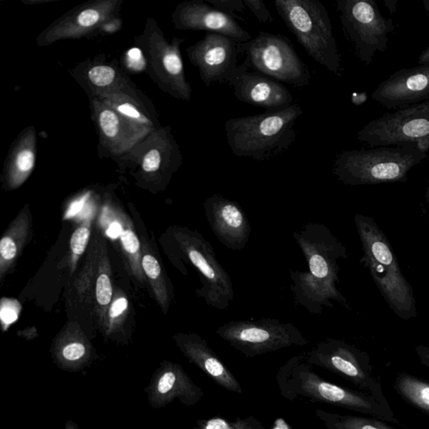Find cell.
I'll return each instance as SVG.
<instances>
[{"label":"cell","instance_id":"obj_5","mask_svg":"<svg viewBox=\"0 0 429 429\" xmlns=\"http://www.w3.org/2000/svg\"><path fill=\"white\" fill-rule=\"evenodd\" d=\"M427 158L416 144L346 151L337 156L332 173L351 186L406 182L409 172Z\"/></svg>","mask_w":429,"mask_h":429},{"label":"cell","instance_id":"obj_29","mask_svg":"<svg viewBox=\"0 0 429 429\" xmlns=\"http://www.w3.org/2000/svg\"><path fill=\"white\" fill-rule=\"evenodd\" d=\"M89 229L82 227L76 229L71 239V248L76 255H82L89 240Z\"/></svg>","mask_w":429,"mask_h":429},{"label":"cell","instance_id":"obj_26","mask_svg":"<svg viewBox=\"0 0 429 429\" xmlns=\"http://www.w3.org/2000/svg\"><path fill=\"white\" fill-rule=\"evenodd\" d=\"M99 120L102 131L107 137L113 138L117 135L120 130V120L116 113L109 109L103 110Z\"/></svg>","mask_w":429,"mask_h":429},{"label":"cell","instance_id":"obj_48","mask_svg":"<svg viewBox=\"0 0 429 429\" xmlns=\"http://www.w3.org/2000/svg\"><path fill=\"white\" fill-rule=\"evenodd\" d=\"M429 100V94H428L426 98H425V101Z\"/></svg>","mask_w":429,"mask_h":429},{"label":"cell","instance_id":"obj_19","mask_svg":"<svg viewBox=\"0 0 429 429\" xmlns=\"http://www.w3.org/2000/svg\"><path fill=\"white\" fill-rule=\"evenodd\" d=\"M181 24L184 28L206 30L232 38L237 43H245L252 39L234 18L214 9L208 2L188 3L181 11Z\"/></svg>","mask_w":429,"mask_h":429},{"label":"cell","instance_id":"obj_39","mask_svg":"<svg viewBox=\"0 0 429 429\" xmlns=\"http://www.w3.org/2000/svg\"><path fill=\"white\" fill-rule=\"evenodd\" d=\"M18 315L14 309L7 306H3L1 309V319L3 323L6 324H12L17 320Z\"/></svg>","mask_w":429,"mask_h":429},{"label":"cell","instance_id":"obj_33","mask_svg":"<svg viewBox=\"0 0 429 429\" xmlns=\"http://www.w3.org/2000/svg\"><path fill=\"white\" fill-rule=\"evenodd\" d=\"M34 163V155L32 151L29 149H24L17 156L16 166L18 170L24 172H28L32 170Z\"/></svg>","mask_w":429,"mask_h":429},{"label":"cell","instance_id":"obj_46","mask_svg":"<svg viewBox=\"0 0 429 429\" xmlns=\"http://www.w3.org/2000/svg\"><path fill=\"white\" fill-rule=\"evenodd\" d=\"M423 5L424 10H426V12L429 14V0H424Z\"/></svg>","mask_w":429,"mask_h":429},{"label":"cell","instance_id":"obj_8","mask_svg":"<svg viewBox=\"0 0 429 429\" xmlns=\"http://www.w3.org/2000/svg\"><path fill=\"white\" fill-rule=\"evenodd\" d=\"M336 6L344 36L355 55L362 63L371 64L377 53L388 49L395 24L383 16L374 0H338Z\"/></svg>","mask_w":429,"mask_h":429},{"label":"cell","instance_id":"obj_14","mask_svg":"<svg viewBox=\"0 0 429 429\" xmlns=\"http://www.w3.org/2000/svg\"><path fill=\"white\" fill-rule=\"evenodd\" d=\"M239 43L220 34L208 33L204 39L190 48V60L199 69L206 87L225 83L231 72L239 66Z\"/></svg>","mask_w":429,"mask_h":429},{"label":"cell","instance_id":"obj_3","mask_svg":"<svg viewBox=\"0 0 429 429\" xmlns=\"http://www.w3.org/2000/svg\"><path fill=\"white\" fill-rule=\"evenodd\" d=\"M354 220L362 249L360 262L368 270L393 312L402 320L415 319L417 301L412 286L402 273L388 237L374 218L356 214Z\"/></svg>","mask_w":429,"mask_h":429},{"label":"cell","instance_id":"obj_34","mask_svg":"<svg viewBox=\"0 0 429 429\" xmlns=\"http://www.w3.org/2000/svg\"><path fill=\"white\" fill-rule=\"evenodd\" d=\"M160 164V153L157 149H151L144 157L143 168L146 172H154L159 170Z\"/></svg>","mask_w":429,"mask_h":429},{"label":"cell","instance_id":"obj_42","mask_svg":"<svg viewBox=\"0 0 429 429\" xmlns=\"http://www.w3.org/2000/svg\"><path fill=\"white\" fill-rule=\"evenodd\" d=\"M84 201L85 200L78 201L74 203V204L72 205L70 209L68 210L67 217H74V214H76V213H78L80 210H82V208H83Z\"/></svg>","mask_w":429,"mask_h":429},{"label":"cell","instance_id":"obj_13","mask_svg":"<svg viewBox=\"0 0 429 429\" xmlns=\"http://www.w3.org/2000/svg\"><path fill=\"white\" fill-rule=\"evenodd\" d=\"M240 102L262 107L267 111L285 109L294 104V96L282 83L249 70L243 64L237 66L226 79Z\"/></svg>","mask_w":429,"mask_h":429},{"label":"cell","instance_id":"obj_11","mask_svg":"<svg viewBox=\"0 0 429 429\" xmlns=\"http://www.w3.org/2000/svg\"><path fill=\"white\" fill-rule=\"evenodd\" d=\"M358 140L370 148L416 144L429 151V100L375 118L360 130Z\"/></svg>","mask_w":429,"mask_h":429},{"label":"cell","instance_id":"obj_28","mask_svg":"<svg viewBox=\"0 0 429 429\" xmlns=\"http://www.w3.org/2000/svg\"><path fill=\"white\" fill-rule=\"evenodd\" d=\"M113 289L111 285L109 276L101 274L97 281V288H96V295L97 300L101 305H107L112 298Z\"/></svg>","mask_w":429,"mask_h":429},{"label":"cell","instance_id":"obj_16","mask_svg":"<svg viewBox=\"0 0 429 429\" xmlns=\"http://www.w3.org/2000/svg\"><path fill=\"white\" fill-rule=\"evenodd\" d=\"M206 219L217 239L232 251H241L250 239L252 228L239 203L214 194L204 202Z\"/></svg>","mask_w":429,"mask_h":429},{"label":"cell","instance_id":"obj_43","mask_svg":"<svg viewBox=\"0 0 429 429\" xmlns=\"http://www.w3.org/2000/svg\"><path fill=\"white\" fill-rule=\"evenodd\" d=\"M417 63H419L420 66L429 65V47L421 53V55L419 57V60H417Z\"/></svg>","mask_w":429,"mask_h":429},{"label":"cell","instance_id":"obj_38","mask_svg":"<svg viewBox=\"0 0 429 429\" xmlns=\"http://www.w3.org/2000/svg\"><path fill=\"white\" fill-rule=\"evenodd\" d=\"M128 308V301L124 298H118L113 302L112 308L110 309L111 317H118Z\"/></svg>","mask_w":429,"mask_h":429},{"label":"cell","instance_id":"obj_10","mask_svg":"<svg viewBox=\"0 0 429 429\" xmlns=\"http://www.w3.org/2000/svg\"><path fill=\"white\" fill-rule=\"evenodd\" d=\"M216 334L248 358L309 344L293 324L274 318L229 321L217 328Z\"/></svg>","mask_w":429,"mask_h":429},{"label":"cell","instance_id":"obj_4","mask_svg":"<svg viewBox=\"0 0 429 429\" xmlns=\"http://www.w3.org/2000/svg\"><path fill=\"white\" fill-rule=\"evenodd\" d=\"M298 104L251 116L230 118L225 124L231 151L239 158L266 162L288 151L296 140L295 122L302 116Z\"/></svg>","mask_w":429,"mask_h":429},{"label":"cell","instance_id":"obj_20","mask_svg":"<svg viewBox=\"0 0 429 429\" xmlns=\"http://www.w3.org/2000/svg\"><path fill=\"white\" fill-rule=\"evenodd\" d=\"M393 388L402 399L429 415V382L402 373L394 381Z\"/></svg>","mask_w":429,"mask_h":429},{"label":"cell","instance_id":"obj_37","mask_svg":"<svg viewBox=\"0 0 429 429\" xmlns=\"http://www.w3.org/2000/svg\"><path fill=\"white\" fill-rule=\"evenodd\" d=\"M118 110L120 111L121 113L125 115V116L133 118V120H144V118L141 116L139 111L133 106L130 105L129 103H124V104L118 106Z\"/></svg>","mask_w":429,"mask_h":429},{"label":"cell","instance_id":"obj_30","mask_svg":"<svg viewBox=\"0 0 429 429\" xmlns=\"http://www.w3.org/2000/svg\"><path fill=\"white\" fill-rule=\"evenodd\" d=\"M143 267L145 273L152 279H157L161 274V267L158 261L151 255H145L143 258Z\"/></svg>","mask_w":429,"mask_h":429},{"label":"cell","instance_id":"obj_27","mask_svg":"<svg viewBox=\"0 0 429 429\" xmlns=\"http://www.w3.org/2000/svg\"><path fill=\"white\" fill-rule=\"evenodd\" d=\"M245 6L261 24L273 21L270 11L262 0H244Z\"/></svg>","mask_w":429,"mask_h":429},{"label":"cell","instance_id":"obj_18","mask_svg":"<svg viewBox=\"0 0 429 429\" xmlns=\"http://www.w3.org/2000/svg\"><path fill=\"white\" fill-rule=\"evenodd\" d=\"M175 340L186 358L208 375L210 380L229 392L243 393L239 380L209 346L206 340L197 334L179 335Z\"/></svg>","mask_w":429,"mask_h":429},{"label":"cell","instance_id":"obj_24","mask_svg":"<svg viewBox=\"0 0 429 429\" xmlns=\"http://www.w3.org/2000/svg\"><path fill=\"white\" fill-rule=\"evenodd\" d=\"M214 9L230 15L232 18H239L236 14L243 13L246 6L244 0H206Z\"/></svg>","mask_w":429,"mask_h":429},{"label":"cell","instance_id":"obj_23","mask_svg":"<svg viewBox=\"0 0 429 429\" xmlns=\"http://www.w3.org/2000/svg\"><path fill=\"white\" fill-rule=\"evenodd\" d=\"M163 65L168 74L178 78L185 85H189L184 80V66L177 50L172 49L166 53L163 57Z\"/></svg>","mask_w":429,"mask_h":429},{"label":"cell","instance_id":"obj_47","mask_svg":"<svg viewBox=\"0 0 429 429\" xmlns=\"http://www.w3.org/2000/svg\"><path fill=\"white\" fill-rule=\"evenodd\" d=\"M425 197H426V201L429 208V182L426 190V194H425Z\"/></svg>","mask_w":429,"mask_h":429},{"label":"cell","instance_id":"obj_7","mask_svg":"<svg viewBox=\"0 0 429 429\" xmlns=\"http://www.w3.org/2000/svg\"><path fill=\"white\" fill-rule=\"evenodd\" d=\"M239 56H245L243 65L278 82L298 88L307 87L312 75L307 64L295 51L292 42L280 34L260 32L252 40L239 43Z\"/></svg>","mask_w":429,"mask_h":429},{"label":"cell","instance_id":"obj_22","mask_svg":"<svg viewBox=\"0 0 429 429\" xmlns=\"http://www.w3.org/2000/svg\"><path fill=\"white\" fill-rule=\"evenodd\" d=\"M190 429H267V428L254 416H248L245 419L237 417L235 421H229L221 417L201 419L197 421L195 427Z\"/></svg>","mask_w":429,"mask_h":429},{"label":"cell","instance_id":"obj_45","mask_svg":"<svg viewBox=\"0 0 429 429\" xmlns=\"http://www.w3.org/2000/svg\"><path fill=\"white\" fill-rule=\"evenodd\" d=\"M65 429H80L74 421L68 420L67 421L66 424H65Z\"/></svg>","mask_w":429,"mask_h":429},{"label":"cell","instance_id":"obj_15","mask_svg":"<svg viewBox=\"0 0 429 429\" xmlns=\"http://www.w3.org/2000/svg\"><path fill=\"white\" fill-rule=\"evenodd\" d=\"M144 392L154 409L163 408L175 399L191 407L205 396L204 390L195 384L181 365L167 361L160 364Z\"/></svg>","mask_w":429,"mask_h":429},{"label":"cell","instance_id":"obj_36","mask_svg":"<svg viewBox=\"0 0 429 429\" xmlns=\"http://www.w3.org/2000/svg\"><path fill=\"white\" fill-rule=\"evenodd\" d=\"M100 18L98 11L94 10H87L80 13L78 16V23L84 27H89L97 23Z\"/></svg>","mask_w":429,"mask_h":429},{"label":"cell","instance_id":"obj_41","mask_svg":"<svg viewBox=\"0 0 429 429\" xmlns=\"http://www.w3.org/2000/svg\"><path fill=\"white\" fill-rule=\"evenodd\" d=\"M122 233V228L120 223L118 222H113V223L110 225L109 229H107V234L111 239H116L118 236H121Z\"/></svg>","mask_w":429,"mask_h":429},{"label":"cell","instance_id":"obj_21","mask_svg":"<svg viewBox=\"0 0 429 429\" xmlns=\"http://www.w3.org/2000/svg\"><path fill=\"white\" fill-rule=\"evenodd\" d=\"M316 416L327 429H398L374 417L342 415L316 409Z\"/></svg>","mask_w":429,"mask_h":429},{"label":"cell","instance_id":"obj_32","mask_svg":"<svg viewBox=\"0 0 429 429\" xmlns=\"http://www.w3.org/2000/svg\"><path fill=\"white\" fill-rule=\"evenodd\" d=\"M129 67L134 71H142L145 67L143 53L139 48H132L127 54Z\"/></svg>","mask_w":429,"mask_h":429},{"label":"cell","instance_id":"obj_35","mask_svg":"<svg viewBox=\"0 0 429 429\" xmlns=\"http://www.w3.org/2000/svg\"><path fill=\"white\" fill-rule=\"evenodd\" d=\"M17 248L14 241L10 237H3L0 241V254L2 258L6 260H11L14 258L16 255Z\"/></svg>","mask_w":429,"mask_h":429},{"label":"cell","instance_id":"obj_44","mask_svg":"<svg viewBox=\"0 0 429 429\" xmlns=\"http://www.w3.org/2000/svg\"><path fill=\"white\" fill-rule=\"evenodd\" d=\"M397 0H385L384 1V5L386 9H388L392 14L397 12Z\"/></svg>","mask_w":429,"mask_h":429},{"label":"cell","instance_id":"obj_2","mask_svg":"<svg viewBox=\"0 0 429 429\" xmlns=\"http://www.w3.org/2000/svg\"><path fill=\"white\" fill-rule=\"evenodd\" d=\"M276 381L279 393L286 400L306 399L400 424L392 409L385 408L369 394L322 378L306 360L305 352L292 356L283 364L276 375Z\"/></svg>","mask_w":429,"mask_h":429},{"label":"cell","instance_id":"obj_17","mask_svg":"<svg viewBox=\"0 0 429 429\" xmlns=\"http://www.w3.org/2000/svg\"><path fill=\"white\" fill-rule=\"evenodd\" d=\"M429 94V65L394 72L373 91L375 102L397 110L425 101Z\"/></svg>","mask_w":429,"mask_h":429},{"label":"cell","instance_id":"obj_40","mask_svg":"<svg viewBox=\"0 0 429 429\" xmlns=\"http://www.w3.org/2000/svg\"><path fill=\"white\" fill-rule=\"evenodd\" d=\"M415 351L421 364L429 368V347L421 344L415 348Z\"/></svg>","mask_w":429,"mask_h":429},{"label":"cell","instance_id":"obj_31","mask_svg":"<svg viewBox=\"0 0 429 429\" xmlns=\"http://www.w3.org/2000/svg\"><path fill=\"white\" fill-rule=\"evenodd\" d=\"M121 240L122 245L125 248V250L129 252V254H136L140 249V241L138 237L130 230H126L122 232L121 235Z\"/></svg>","mask_w":429,"mask_h":429},{"label":"cell","instance_id":"obj_12","mask_svg":"<svg viewBox=\"0 0 429 429\" xmlns=\"http://www.w3.org/2000/svg\"><path fill=\"white\" fill-rule=\"evenodd\" d=\"M188 262L200 275L202 287L199 296L214 309L225 310L234 300L231 277L218 260L212 244L197 232L182 230L176 234Z\"/></svg>","mask_w":429,"mask_h":429},{"label":"cell","instance_id":"obj_9","mask_svg":"<svg viewBox=\"0 0 429 429\" xmlns=\"http://www.w3.org/2000/svg\"><path fill=\"white\" fill-rule=\"evenodd\" d=\"M305 355L310 365L340 375L385 408L392 409L366 351L343 340L329 338L317 343Z\"/></svg>","mask_w":429,"mask_h":429},{"label":"cell","instance_id":"obj_1","mask_svg":"<svg viewBox=\"0 0 429 429\" xmlns=\"http://www.w3.org/2000/svg\"><path fill=\"white\" fill-rule=\"evenodd\" d=\"M294 239L309 268L307 272H289L295 304L312 315H320L324 308H334V302L350 309L338 288L340 262L349 256L346 245L321 223L305 225L294 233Z\"/></svg>","mask_w":429,"mask_h":429},{"label":"cell","instance_id":"obj_25","mask_svg":"<svg viewBox=\"0 0 429 429\" xmlns=\"http://www.w3.org/2000/svg\"><path fill=\"white\" fill-rule=\"evenodd\" d=\"M91 82L98 87L109 86L113 82L115 71L113 68L106 66H98L91 68L88 74Z\"/></svg>","mask_w":429,"mask_h":429},{"label":"cell","instance_id":"obj_6","mask_svg":"<svg viewBox=\"0 0 429 429\" xmlns=\"http://www.w3.org/2000/svg\"><path fill=\"white\" fill-rule=\"evenodd\" d=\"M276 10L308 55L337 76L343 69L329 12L320 0H275Z\"/></svg>","mask_w":429,"mask_h":429}]
</instances>
